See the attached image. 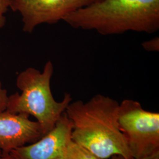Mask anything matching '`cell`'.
Returning a JSON list of instances; mask_svg holds the SVG:
<instances>
[{
	"mask_svg": "<svg viewBox=\"0 0 159 159\" xmlns=\"http://www.w3.org/2000/svg\"><path fill=\"white\" fill-rule=\"evenodd\" d=\"M119 102L97 94L87 102H70L65 113L72 125L71 140L102 159L119 155L133 159L118 123Z\"/></svg>",
	"mask_w": 159,
	"mask_h": 159,
	"instance_id": "6da1fadb",
	"label": "cell"
},
{
	"mask_svg": "<svg viewBox=\"0 0 159 159\" xmlns=\"http://www.w3.org/2000/svg\"><path fill=\"white\" fill-rule=\"evenodd\" d=\"M63 21L74 29L104 35L128 31L152 34L159 29V0H97Z\"/></svg>",
	"mask_w": 159,
	"mask_h": 159,
	"instance_id": "7a4b0ae2",
	"label": "cell"
},
{
	"mask_svg": "<svg viewBox=\"0 0 159 159\" xmlns=\"http://www.w3.org/2000/svg\"><path fill=\"white\" fill-rule=\"evenodd\" d=\"M54 72L51 61L46 63L43 71L29 67L18 75L16 84L22 91L8 96L6 110L12 113L34 116L41 126L44 135L51 130L72 102L70 94L66 93L61 102L52 94L50 81Z\"/></svg>",
	"mask_w": 159,
	"mask_h": 159,
	"instance_id": "3957f363",
	"label": "cell"
},
{
	"mask_svg": "<svg viewBox=\"0 0 159 159\" xmlns=\"http://www.w3.org/2000/svg\"><path fill=\"white\" fill-rule=\"evenodd\" d=\"M118 123L133 159L159 152V113L130 99L119 103Z\"/></svg>",
	"mask_w": 159,
	"mask_h": 159,
	"instance_id": "277c9868",
	"label": "cell"
},
{
	"mask_svg": "<svg viewBox=\"0 0 159 159\" xmlns=\"http://www.w3.org/2000/svg\"><path fill=\"white\" fill-rule=\"evenodd\" d=\"M91 2V0H10V8L22 17L23 31L31 33L42 24H53Z\"/></svg>",
	"mask_w": 159,
	"mask_h": 159,
	"instance_id": "5b68a950",
	"label": "cell"
},
{
	"mask_svg": "<svg viewBox=\"0 0 159 159\" xmlns=\"http://www.w3.org/2000/svg\"><path fill=\"white\" fill-rule=\"evenodd\" d=\"M72 125L65 112L53 129L37 142L18 148L10 154L15 159H65L71 140Z\"/></svg>",
	"mask_w": 159,
	"mask_h": 159,
	"instance_id": "8992f818",
	"label": "cell"
},
{
	"mask_svg": "<svg viewBox=\"0 0 159 159\" xmlns=\"http://www.w3.org/2000/svg\"><path fill=\"white\" fill-rule=\"evenodd\" d=\"M44 136L40 123L29 119V114L0 113V150L2 154L37 142Z\"/></svg>",
	"mask_w": 159,
	"mask_h": 159,
	"instance_id": "52a82bcc",
	"label": "cell"
},
{
	"mask_svg": "<svg viewBox=\"0 0 159 159\" xmlns=\"http://www.w3.org/2000/svg\"><path fill=\"white\" fill-rule=\"evenodd\" d=\"M65 159H102L71 140L67 146Z\"/></svg>",
	"mask_w": 159,
	"mask_h": 159,
	"instance_id": "ba28073f",
	"label": "cell"
},
{
	"mask_svg": "<svg viewBox=\"0 0 159 159\" xmlns=\"http://www.w3.org/2000/svg\"><path fill=\"white\" fill-rule=\"evenodd\" d=\"M10 0H0V30L6 24L5 14L10 8Z\"/></svg>",
	"mask_w": 159,
	"mask_h": 159,
	"instance_id": "9c48e42d",
	"label": "cell"
},
{
	"mask_svg": "<svg viewBox=\"0 0 159 159\" xmlns=\"http://www.w3.org/2000/svg\"><path fill=\"white\" fill-rule=\"evenodd\" d=\"M143 48L148 51H159V39L158 37H154L151 40L146 41L142 44Z\"/></svg>",
	"mask_w": 159,
	"mask_h": 159,
	"instance_id": "30bf717a",
	"label": "cell"
},
{
	"mask_svg": "<svg viewBox=\"0 0 159 159\" xmlns=\"http://www.w3.org/2000/svg\"><path fill=\"white\" fill-rule=\"evenodd\" d=\"M8 100L7 91L2 88V84L0 81V113L6 110Z\"/></svg>",
	"mask_w": 159,
	"mask_h": 159,
	"instance_id": "8fae6325",
	"label": "cell"
},
{
	"mask_svg": "<svg viewBox=\"0 0 159 159\" xmlns=\"http://www.w3.org/2000/svg\"><path fill=\"white\" fill-rule=\"evenodd\" d=\"M159 159V152H156V153H154L153 154L148 156L147 157H143V158H140V159Z\"/></svg>",
	"mask_w": 159,
	"mask_h": 159,
	"instance_id": "7c38bea8",
	"label": "cell"
},
{
	"mask_svg": "<svg viewBox=\"0 0 159 159\" xmlns=\"http://www.w3.org/2000/svg\"><path fill=\"white\" fill-rule=\"evenodd\" d=\"M0 159H15L12 156L11 154H2V156H0Z\"/></svg>",
	"mask_w": 159,
	"mask_h": 159,
	"instance_id": "4fadbf2b",
	"label": "cell"
},
{
	"mask_svg": "<svg viewBox=\"0 0 159 159\" xmlns=\"http://www.w3.org/2000/svg\"><path fill=\"white\" fill-rule=\"evenodd\" d=\"M110 159H125L123 157L119 156V155H116L110 157Z\"/></svg>",
	"mask_w": 159,
	"mask_h": 159,
	"instance_id": "5bb4252c",
	"label": "cell"
},
{
	"mask_svg": "<svg viewBox=\"0 0 159 159\" xmlns=\"http://www.w3.org/2000/svg\"><path fill=\"white\" fill-rule=\"evenodd\" d=\"M2 156V152H1V150H0V156Z\"/></svg>",
	"mask_w": 159,
	"mask_h": 159,
	"instance_id": "9a60e30c",
	"label": "cell"
},
{
	"mask_svg": "<svg viewBox=\"0 0 159 159\" xmlns=\"http://www.w3.org/2000/svg\"><path fill=\"white\" fill-rule=\"evenodd\" d=\"M97 1V0H91V2H93V1Z\"/></svg>",
	"mask_w": 159,
	"mask_h": 159,
	"instance_id": "2e32d148",
	"label": "cell"
}]
</instances>
